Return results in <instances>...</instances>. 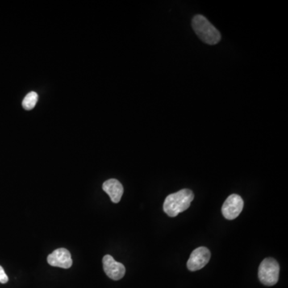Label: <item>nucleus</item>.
<instances>
[{
	"label": "nucleus",
	"mask_w": 288,
	"mask_h": 288,
	"mask_svg": "<svg viewBox=\"0 0 288 288\" xmlns=\"http://www.w3.org/2000/svg\"><path fill=\"white\" fill-rule=\"evenodd\" d=\"M194 199V194L189 189H183L166 198L164 203V212L170 217H176L189 208Z\"/></svg>",
	"instance_id": "1"
},
{
	"label": "nucleus",
	"mask_w": 288,
	"mask_h": 288,
	"mask_svg": "<svg viewBox=\"0 0 288 288\" xmlns=\"http://www.w3.org/2000/svg\"><path fill=\"white\" fill-rule=\"evenodd\" d=\"M192 25L198 38L206 44L215 45L220 41V33L203 15H195L192 19Z\"/></svg>",
	"instance_id": "2"
},
{
	"label": "nucleus",
	"mask_w": 288,
	"mask_h": 288,
	"mask_svg": "<svg viewBox=\"0 0 288 288\" xmlns=\"http://www.w3.org/2000/svg\"><path fill=\"white\" fill-rule=\"evenodd\" d=\"M280 276V265L272 258L263 260L259 268V279L265 286H273L277 284Z\"/></svg>",
	"instance_id": "3"
},
{
	"label": "nucleus",
	"mask_w": 288,
	"mask_h": 288,
	"mask_svg": "<svg viewBox=\"0 0 288 288\" xmlns=\"http://www.w3.org/2000/svg\"><path fill=\"white\" fill-rule=\"evenodd\" d=\"M210 259V252L206 247H198L193 251L188 260V264H187L188 270L192 271V272L200 270L208 264Z\"/></svg>",
	"instance_id": "4"
},
{
	"label": "nucleus",
	"mask_w": 288,
	"mask_h": 288,
	"mask_svg": "<svg viewBox=\"0 0 288 288\" xmlns=\"http://www.w3.org/2000/svg\"><path fill=\"white\" fill-rule=\"evenodd\" d=\"M243 208V198L238 194H231L223 203L222 213L226 219L232 220L239 216Z\"/></svg>",
	"instance_id": "5"
},
{
	"label": "nucleus",
	"mask_w": 288,
	"mask_h": 288,
	"mask_svg": "<svg viewBox=\"0 0 288 288\" xmlns=\"http://www.w3.org/2000/svg\"><path fill=\"white\" fill-rule=\"evenodd\" d=\"M103 270L106 276L113 280H119L124 276L126 269L123 264L116 262L110 255H106L102 259Z\"/></svg>",
	"instance_id": "6"
},
{
	"label": "nucleus",
	"mask_w": 288,
	"mask_h": 288,
	"mask_svg": "<svg viewBox=\"0 0 288 288\" xmlns=\"http://www.w3.org/2000/svg\"><path fill=\"white\" fill-rule=\"evenodd\" d=\"M48 264L53 267L68 269L72 266V259L69 251L66 248H59L50 254L47 257Z\"/></svg>",
	"instance_id": "7"
},
{
	"label": "nucleus",
	"mask_w": 288,
	"mask_h": 288,
	"mask_svg": "<svg viewBox=\"0 0 288 288\" xmlns=\"http://www.w3.org/2000/svg\"><path fill=\"white\" fill-rule=\"evenodd\" d=\"M102 189L108 194L114 203H118L123 196V187L119 180L110 179L102 184Z\"/></svg>",
	"instance_id": "8"
},
{
	"label": "nucleus",
	"mask_w": 288,
	"mask_h": 288,
	"mask_svg": "<svg viewBox=\"0 0 288 288\" xmlns=\"http://www.w3.org/2000/svg\"><path fill=\"white\" fill-rule=\"evenodd\" d=\"M38 98H39V96L36 92H31L28 93L23 98V103H22L23 108L27 110L34 108L38 102Z\"/></svg>",
	"instance_id": "9"
},
{
	"label": "nucleus",
	"mask_w": 288,
	"mask_h": 288,
	"mask_svg": "<svg viewBox=\"0 0 288 288\" xmlns=\"http://www.w3.org/2000/svg\"><path fill=\"white\" fill-rule=\"evenodd\" d=\"M8 282V277L5 273L4 269L0 266V283L1 284H6Z\"/></svg>",
	"instance_id": "10"
}]
</instances>
